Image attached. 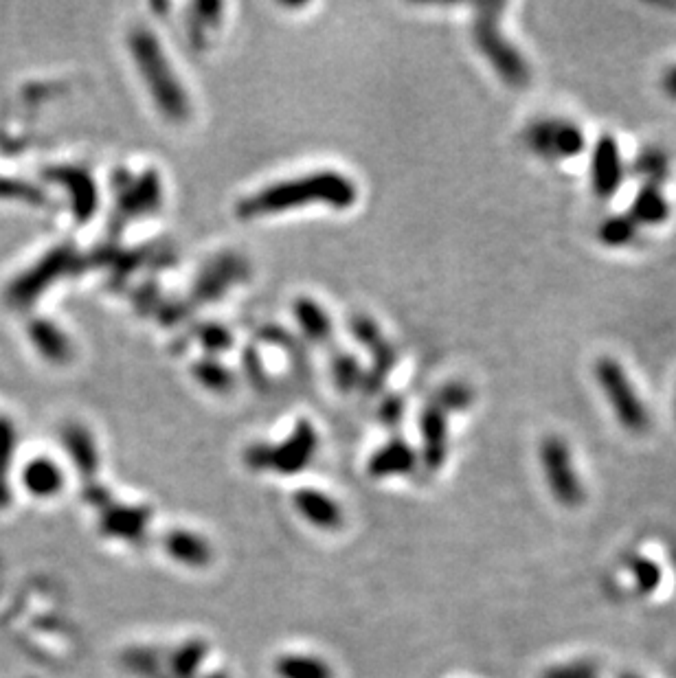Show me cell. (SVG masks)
Instances as JSON below:
<instances>
[{"label":"cell","instance_id":"6da1fadb","mask_svg":"<svg viewBox=\"0 0 676 678\" xmlns=\"http://www.w3.org/2000/svg\"><path fill=\"white\" fill-rule=\"evenodd\" d=\"M358 196V185L352 176L338 172V169H314L308 174L275 180V183L240 198L235 205V216L251 222L277 218L306 207L347 211L356 205Z\"/></svg>","mask_w":676,"mask_h":678},{"label":"cell","instance_id":"7a4b0ae2","mask_svg":"<svg viewBox=\"0 0 676 678\" xmlns=\"http://www.w3.org/2000/svg\"><path fill=\"white\" fill-rule=\"evenodd\" d=\"M128 47L161 117L169 123H185L191 117V97L156 33L150 27H134L128 33Z\"/></svg>","mask_w":676,"mask_h":678},{"label":"cell","instance_id":"3957f363","mask_svg":"<svg viewBox=\"0 0 676 678\" xmlns=\"http://www.w3.org/2000/svg\"><path fill=\"white\" fill-rule=\"evenodd\" d=\"M503 11L505 5H481L475 9L470 25L472 44L503 84L523 88L532 79V69L523 51L507 38L501 18Z\"/></svg>","mask_w":676,"mask_h":678},{"label":"cell","instance_id":"277c9868","mask_svg":"<svg viewBox=\"0 0 676 678\" xmlns=\"http://www.w3.org/2000/svg\"><path fill=\"white\" fill-rule=\"evenodd\" d=\"M319 450V433L310 420H299L279 444L257 442L244 450V463L255 472H279L292 477L306 470Z\"/></svg>","mask_w":676,"mask_h":678},{"label":"cell","instance_id":"5b68a950","mask_svg":"<svg viewBox=\"0 0 676 678\" xmlns=\"http://www.w3.org/2000/svg\"><path fill=\"white\" fill-rule=\"evenodd\" d=\"M593 376L608 406L615 413L619 426L626 428L628 433H646L650 428L648 406L635 389L622 363H617L611 356L597 358L593 365Z\"/></svg>","mask_w":676,"mask_h":678},{"label":"cell","instance_id":"8992f818","mask_svg":"<svg viewBox=\"0 0 676 678\" xmlns=\"http://www.w3.org/2000/svg\"><path fill=\"white\" fill-rule=\"evenodd\" d=\"M525 148L547 163H565L587 150V134L565 117H538L523 130Z\"/></svg>","mask_w":676,"mask_h":678},{"label":"cell","instance_id":"52a82bcc","mask_svg":"<svg viewBox=\"0 0 676 678\" xmlns=\"http://www.w3.org/2000/svg\"><path fill=\"white\" fill-rule=\"evenodd\" d=\"M77 264V255L71 244L55 246L40 262L20 273L5 290V303L16 310H27L47 292L55 281L71 273Z\"/></svg>","mask_w":676,"mask_h":678},{"label":"cell","instance_id":"ba28073f","mask_svg":"<svg viewBox=\"0 0 676 678\" xmlns=\"http://www.w3.org/2000/svg\"><path fill=\"white\" fill-rule=\"evenodd\" d=\"M540 468H543L547 488L562 507H580L587 499L582 479L573 463V452L565 439L549 435L538 448Z\"/></svg>","mask_w":676,"mask_h":678},{"label":"cell","instance_id":"9c48e42d","mask_svg":"<svg viewBox=\"0 0 676 678\" xmlns=\"http://www.w3.org/2000/svg\"><path fill=\"white\" fill-rule=\"evenodd\" d=\"M117 216L121 222L148 218L163 205V178L156 169H143L139 174L119 172L115 176Z\"/></svg>","mask_w":676,"mask_h":678},{"label":"cell","instance_id":"30bf717a","mask_svg":"<svg viewBox=\"0 0 676 678\" xmlns=\"http://www.w3.org/2000/svg\"><path fill=\"white\" fill-rule=\"evenodd\" d=\"M249 273V262L240 253L222 251L213 255L202 264L194 284H191V301L198 305L220 301L233 286L249 279Z\"/></svg>","mask_w":676,"mask_h":678},{"label":"cell","instance_id":"8fae6325","mask_svg":"<svg viewBox=\"0 0 676 678\" xmlns=\"http://www.w3.org/2000/svg\"><path fill=\"white\" fill-rule=\"evenodd\" d=\"M44 178L66 191L71 213L77 222L86 224L88 220L95 218L99 207V191L95 178L84 167L53 165L44 169Z\"/></svg>","mask_w":676,"mask_h":678},{"label":"cell","instance_id":"7c38bea8","mask_svg":"<svg viewBox=\"0 0 676 678\" xmlns=\"http://www.w3.org/2000/svg\"><path fill=\"white\" fill-rule=\"evenodd\" d=\"M450 413L435 395L420 411V437H422V461L424 466L435 472L446 463L450 448Z\"/></svg>","mask_w":676,"mask_h":678},{"label":"cell","instance_id":"4fadbf2b","mask_svg":"<svg viewBox=\"0 0 676 678\" xmlns=\"http://www.w3.org/2000/svg\"><path fill=\"white\" fill-rule=\"evenodd\" d=\"M624 183V161L619 145L611 134H602L591 150V187L600 200L617 194Z\"/></svg>","mask_w":676,"mask_h":678},{"label":"cell","instance_id":"5bb4252c","mask_svg":"<svg viewBox=\"0 0 676 678\" xmlns=\"http://www.w3.org/2000/svg\"><path fill=\"white\" fill-rule=\"evenodd\" d=\"M152 510L145 505H126L112 501L99 512V531L123 542H141L148 534Z\"/></svg>","mask_w":676,"mask_h":678},{"label":"cell","instance_id":"9a60e30c","mask_svg":"<svg viewBox=\"0 0 676 678\" xmlns=\"http://www.w3.org/2000/svg\"><path fill=\"white\" fill-rule=\"evenodd\" d=\"M27 334H29V341L31 345L36 347V352L44 358L49 360L53 365H66L71 363L73 356H75V347L71 343V338L66 336V332L62 330L60 325H55L49 319H38L29 321L27 325Z\"/></svg>","mask_w":676,"mask_h":678},{"label":"cell","instance_id":"2e32d148","mask_svg":"<svg viewBox=\"0 0 676 678\" xmlns=\"http://www.w3.org/2000/svg\"><path fill=\"white\" fill-rule=\"evenodd\" d=\"M292 503H295L297 512L317 529L336 531L343 525L341 505L321 490L299 488L292 496Z\"/></svg>","mask_w":676,"mask_h":678},{"label":"cell","instance_id":"e0dca14e","mask_svg":"<svg viewBox=\"0 0 676 678\" xmlns=\"http://www.w3.org/2000/svg\"><path fill=\"white\" fill-rule=\"evenodd\" d=\"M415 466H418V452L415 448L404 442V439L396 437L389 439L385 446H380L374 455L367 461V472L374 479H389L400 477V474H409Z\"/></svg>","mask_w":676,"mask_h":678},{"label":"cell","instance_id":"ac0fdd59","mask_svg":"<svg viewBox=\"0 0 676 678\" xmlns=\"http://www.w3.org/2000/svg\"><path fill=\"white\" fill-rule=\"evenodd\" d=\"M20 479L27 494L40 501H51L55 496H60L66 485L64 470L51 457H36L27 461Z\"/></svg>","mask_w":676,"mask_h":678},{"label":"cell","instance_id":"d6986e66","mask_svg":"<svg viewBox=\"0 0 676 678\" xmlns=\"http://www.w3.org/2000/svg\"><path fill=\"white\" fill-rule=\"evenodd\" d=\"M62 446L66 455L73 461L77 472L90 483L95 481V474L99 470V448L93 433L88 431L84 424L71 422L62 426Z\"/></svg>","mask_w":676,"mask_h":678},{"label":"cell","instance_id":"ffe728a7","mask_svg":"<svg viewBox=\"0 0 676 678\" xmlns=\"http://www.w3.org/2000/svg\"><path fill=\"white\" fill-rule=\"evenodd\" d=\"M163 549L169 558L191 569H205L213 560V549L209 542L187 529L167 531L163 538Z\"/></svg>","mask_w":676,"mask_h":678},{"label":"cell","instance_id":"44dd1931","mask_svg":"<svg viewBox=\"0 0 676 678\" xmlns=\"http://www.w3.org/2000/svg\"><path fill=\"white\" fill-rule=\"evenodd\" d=\"M292 314H295V323L301 334L314 345H328L334 336V325L330 319V312L323 308L319 301L312 297H299L292 305Z\"/></svg>","mask_w":676,"mask_h":678},{"label":"cell","instance_id":"7402d4cb","mask_svg":"<svg viewBox=\"0 0 676 678\" xmlns=\"http://www.w3.org/2000/svg\"><path fill=\"white\" fill-rule=\"evenodd\" d=\"M222 3H194L187 9V38L196 51L209 47L211 33H218L222 25Z\"/></svg>","mask_w":676,"mask_h":678},{"label":"cell","instance_id":"603a6c76","mask_svg":"<svg viewBox=\"0 0 676 678\" xmlns=\"http://www.w3.org/2000/svg\"><path fill=\"white\" fill-rule=\"evenodd\" d=\"M628 216L637 226H657L670 218V202L663 196L659 183H646L637 191Z\"/></svg>","mask_w":676,"mask_h":678},{"label":"cell","instance_id":"cb8c5ba5","mask_svg":"<svg viewBox=\"0 0 676 678\" xmlns=\"http://www.w3.org/2000/svg\"><path fill=\"white\" fill-rule=\"evenodd\" d=\"M209 657L205 639H189L167 657V676L161 678H196L202 663Z\"/></svg>","mask_w":676,"mask_h":678},{"label":"cell","instance_id":"d4e9b609","mask_svg":"<svg viewBox=\"0 0 676 678\" xmlns=\"http://www.w3.org/2000/svg\"><path fill=\"white\" fill-rule=\"evenodd\" d=\"M191 376L200 384L202 389L209 391V393H216V395H227L235 389V374L233 371L220 363L216 358H200L196 360L194 365H191Z\"/></svg>","mask_w":676,"mask_h":678},{"label":"cell","instance_id":"484cf974","mask_svg":"<svg viewBox=\"0 0 676 678\" xmlns=\"http://www.w3.org/2000/svg\"><path fill=\"white\" fill-rule=\"evenodd\" d=\"M275 672L279 678H334L328 663L308 654H284L275 661Z\"/></svg>","mask_w":676,"mask_h":678},{"label":"cell","instance_id":"4316f807","mask_svg":"<svg viewBox=\"0 0 676 678\" xmlns=\"http://www.w3.org/2000/svg\"><path fill=\"white\" fill-rule=\"evenodd\" d=\"M121 665L139 678L163 676V654L156 648H130L121 654Z\"/></svg>","mask_w":676,"mask_h":678},{"label":"cell","instance_id":"83f0119b","mask_svg":"<svg viewBox=\"0 0 676 678\" xmlns=\"http://www.w3.org/2000/svg\"><path fill=\"white\" fill-rule=\"evenodd\" d=\"M330 374L336 384V389H341L343 393L358 389L360 384H365V369L360 367L358 360L354 356H349L345 352H338L330 360Z\"/></svg>","mask_w":676,"mask_h":678},{"label":"cell","instance_id":"f1b7e54d","mask_svg":"<svg viewBox=\"0 0 676 678\" xmlns=\"http://www.w3.org/2000/svg\"><path fill=\"white\" fill-rule=\"evenodd\" d=\"M349 332H352L354 341L360 347H365L371 356L391 345L385 334H382L378 323L374 319H369L367 314H354L352 319H349Z\"/></svg>","mask_w":676,"mask_h":678},{"label":"cell","instance_id":"f546056e","mask_svg":"<svg viewBox=\"0 0 676 678\" xmlns=\"http://www.w3.org/2000/svg\"><path fill=\"white\" fill-rule=\"evenodd\" d=\"M0 200L25 202V205H44V202H47V194L33 183H27V180L0 176Z\"/></svg>","mask_w":676,"mask_h":678},{"label":"cell","instance_id":"4dcf8cb0","mask_svg":"<svg viewBox=\"0 0 676 678\" xmlns=\"http://www.w3.org/2000/svg\"><path fill=\"white\" fill-rule=\"evenodd\" d=\"M597 235H600L602 244L611 246V248H619L635 240L637 224L630 216H613L600 226V233Z\"/></svg>","mask_w":676,"mask_h":678},{"label":"cell","instance_id":"1f68e13d","mask_svg":"<svg viewBox=\"0 0 676 678\" xmlns=\"http://www.w3.org/2000/svg\"><path fill=\"white\" fill-rule=\"evenodd\" d=\"M196 341L202 349H207V354H222L224 349L233 345V336L227 327L220 323H202L198 327Z\"/></svg>","mask_w":676,"mask_h":678},{"label":"cell","instance_id":"d6a6232c","mask_svg":"<svg viewBox=\"0 0 676 678\" xmlns=\"http://www.w3.org/2000/svg\"><path fill=\"white\" fill-rule=\"evenodd\" d=\"M628 569L633 573V580L637 584L639 593H652L661 582V571L652 560L633 556L628 560Z\"/></svg>","mask_w":676,"mask_h":678},{"label":"cell","instance_id":"836d02e7","mask_svg":"<svg viewBox=\"0 0 676 678\" xmlns=\"http://www.w3.org/2000/svg\"><path fill=\"white\" fill-rule=\"evenodd\" d=\"M18 446V431L9 417L0 415V472H7L16 455Z\"/></svg>","mask_w":676,"mask_h":678},{"label":"cell","instance_id":"e575fe53","mask_svg":"<svg viewBox=\"0 0 676 678\" xmlns=\"http://www.w3.org/2000/svg\"><path fill=\"white\" fill-rule=\"evenodd\" d=\"M543 678H600V670L591 661H571L549 668Z\"/></svg>","mask_w":676,"mask_h":678},{"label":"cell","instance_id":"d590c367","mask_svg":"<svg viewBox=\"0 0 676 678\" xmlns=\"http://www.w3.org/2000/svg\"><path fill=\"white\" fill-rule=\"evenodd\" d=\"M84 499L88 505H93L95 510H104V507H108L112 501V494L108 492V488H104V485H99L95 481H90L86 488H84Z\"/></svg>","mask_w":676,"mask_h":678},{"label":"cell","instance_id":"8d00e7d4","mask_svg":"<svg viewBox=\"0 0 676 678\" xmlns=\"http://www.w3.org/2000/svg\"><path fill=\"white\" fill-rule=\"evenodd\" d=\"M402 413H404V404L400 398H396V395H391V398L382 402L380 417L387 426H398L402 420Z\"/></svg>","mask_w":676,"mask_h":678},{"label":"cell","instance_id":"74e56055","mask_svg":"<svg viewBox=\"0 0 676 678\" xmlns=\"http://www.w3.org/2000/svg\"><path fill=\"white\" fill-rule=\"evenodd\" d=\"M661 90L666 93V97L676 101V64L668 66L666 73L661 75Z\"/></svg>","mask_w":676,"mask_h":678},{"label":"cell","instance_id":"f35d334b","mask_svg":"<svg viewBox=\"0 0 676 678\" xmlns=\"http://www.w3.org/2000/svg\"><path fill=\"white\" fill-rule=\"evenodd\" d=\"M11 501H14V492L7 481V472H0V510H7Z\"/></svg>","mask_w":676,"mask_h":678},{"label":"cell","instance_id":"ab89813d","mask_svg":"<svg viewBox=\"0 0 676 678\" xmlns=\"http://www.w3.org/2000/svg\"><path fill=\"white\" fill-rule=\"evenodd\" d=\"M622 678H637V676H633V674H624Z\"/></svg>","mask_w":676,"mask_h":678},{"label":"cell","instance_id":"60d3db41","mask_svg":"<svg viewBox=\"0 0 676 678\" xmlns=\"http://www.w3.org/2000/svg\"><path fill=\"white\" fill-rule=\"evenodd\" d=\"M674 411H676V398H674Z\"/></svg>","mask_w":676,"mask_h":678}]
</instances>
